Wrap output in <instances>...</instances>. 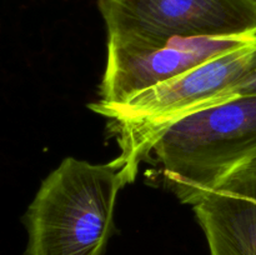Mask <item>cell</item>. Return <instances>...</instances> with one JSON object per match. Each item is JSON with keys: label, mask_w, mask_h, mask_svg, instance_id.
I'll use <instances>...</instances> for the list:
<instances>
[{"label": "cell", "mask_w": 256, "mask_h": 255, "mask_svg": "<svg viewBox=\"0 0 256 255\" xmlns=\"http://www.w3.org/2000/svg\"><path fill=\"white\" fill-rule=\"evenodd\" d=\"M130 182L119 158L104 164L65 158L24 214V255H104L118 195Z\"/></svg>", "instance_id": "obj_1"}, {"label": "cell", "mask_w": 256, "mask_h": 255, "mask_svg": "<svg viewBox=\"0 0 256 255\" xmlns=\"http://www.w3.org/2000/svg\"><path fill=\"white\" fill-rule=\"evenodd\" d=\"M150 156L165 188L192 205L256 158V96L234 98L182 118L160 135Z\"/></svg>", "instance_id": "obj_2"}, {"label": "cell", "mask_w": 256, "mask_h": 255, "mask_svg": "<svg viewBox=\"0 0 256 255\" xmlns=\"http://www.w3.org/2000/svg\"><path fill=\"white\" fill-rule=\"evenodd\" d=\"M256 38V36H255ZM255 38L189 72L136 92L124 102H92V112L110 120L130 182L152 152L160 135L172 124L199 110L229 100L235 82L246 68Z\"/></svg>", "instance_id": "obj_3"}, {"label": "cell", "mask_w": 256, "mask_h": 255, "mask_svg": "<svg viewBox=\"0 0 256 255\" xmlns=\"http://www.w3.org/2000/svg\"><path fill=\"white\" fill-rule=\"evenodd\" d=\"M108 40L160 44L188 38L256 35L250 0H96Z\"/></svg>", "instance_id": "obj_4"}, {"label": "cell", "mask_w": 256, "mask_h": 255, "mask_svg": "<svg viewBox=\"0 0 256 255\" xmlns=\"http://www.w3.org/2000/svg\"><path fill=\"white\" fill-rule=\"evenodd\" d=\"M255 36L188 38L160 44H122L108 40L98 102H124L136 92L236 49Z\"/></svg>", "instance_id": "obj_5"}, {"label": "cell", "mask_w": 256, "mask_h": 255, "mask_svg": "<svg viewBox=\"0 0 256 255\" xmlns=\"http://www.w3.org/2000/svg\"><path fill=\"white\" fill-rule=\"evenodd\" d=\"M192 206L209 255H256V199L216 190Z\"/></svg>", "instance_id": "obj_6"}, {"label": "cell", "mask_w": 256, "mask_h": 255, "mask_svg": "<svg viewBox=\"0 0 256 255\" xmlns=\"http://www.w3.org/2000/svg\"><path fill=\"white\" fill-rule=\"evenodd\" d=\"M242 96H256V38L246 68L240 79L232 86L229 94V100Z\"/></svg>", "instance_id": "obj_7"}, {"label": "cell", "mask_w": 256, "mask_h": 255, "mask_svg": "<svg viewBox=\"0 0 256 255\" xmlns=\"http://www.w3.org/2000/svg\"><path fill=\"white\" fill-rule=\"evenodd\" d=\"M246 164H252V165H256V158H254L252 160H250L249 162H246ZM245 165V164H244Z\"/></svg>", "instance_id": "obj_8"}, {"label": "cell", "mask_w": 256, "mask_h": 255, "mask_svg": "<svg viewBox=\"0 0 256 255\" xmlns=\"http://www.w3.org/2000/svg\"><path fill=\"white\" fill-rule=\"evenodd\" d=\"M250 2H252V4H254V5H255V6H256V0H250Z\"/></svg>", "instance_id": "obj_9"}]
</instances>
